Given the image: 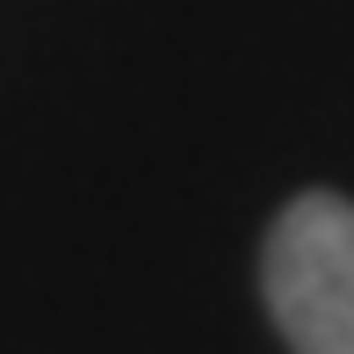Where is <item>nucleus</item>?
<instances>
[{"label": "nucleus", "instance_id": "1", "mask_svg": "<svg viewBox=\"0 0 354 354\" xmlns=\"http://www.w3.org/2000/svg\"><path fill=\"white\" fill-rule=\"evenodd\" d=\"M261 297L289 354H354V203L304 188L261 246Z\"/></svg>", "mask_w": 354, "mask_h": 354}]
</instances>
